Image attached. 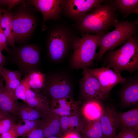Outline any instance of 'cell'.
<instances>
[{
	"mask_svg": "<svg viewBox=\"0 0 138 138\" xmlns=\"http://www.w3.org/2000/svg\"><path fill=\"white\" fill-rule=\"evenodd\" d=\"M119 14L111 1L97 5L86 14L75 26L83 34L91 33L100 35L114 27Z\"/></svg>",
	"mask_w": 138,
	"mask_h": 138,
	"instance_id": "6da1fadb",
	"label": "cell"
},
{
	"mask_svg": "<svg viewBox=\"0 0 138 138\" xmlns=\"http://www.w3.org/2000/svg\"><path fill=\"white\" fill-rule=\"evenodd\" d=\"M107 67L121 74L124 71L132 73L138 69L137 34L130 37L119 48L110 51L106 56Z\"/></svg>",
	"mask_w": 138,
	"mask_h": 138,
	"instance_id": "7a4b0ae2",
	"label": "cell"
},
{
	"mask_svg": "<svg viewBox=\"0 0 138 138\" xmlns=\"http://www.w3.org/2000/svg\"><path fill=\"white\" fill-rule=\"evenodd\" d=\"M138 19L116 21L114 25L115 29L101 35L98 47L99 49L96 59L98 62L107 51L113 50L124 43L132 36L137 34Z\"/></svg>",
	"mask_w": 138,
	"mask_h": 138,
	"instance_id": "3957f363",
	"label": "cell"
},
{
	"mask_svg": "<svg viewBox=\"0 0 138 138\" xmlns=\"http://www.w3.org/2000/svg\"><path fill=\"white\" fill-rule=\"evenodd\" d=\"M100 36L85 33L78 37L73 46V52L70 60L73 68L83 69L93 66L97 56L96 50Z\"/></svg>",
	"mask_w": 138,
	"mask_h": 138,
	"instance_id": "277c9868",
	"label": "cell"
},
{
	"mask_svg": "<svg viewBox=\"0 0 138 138\" xmlns=\"http://www.w3.org/2000/svg\"><path fill=\"white\" fill-rule=\"evenodd\" d=\"M78 37L64 26L53 28L49 32L47 42L48 52L51 59L56 62L63 60L73 49Z\"/></svg>",
	"mask_w": 138,
	"mask_h": 138,
	"instance_id": "5b68a950",
	"label": "cell"
},
{
	"mask_svg": "<svg viewBox=\"0 0 138 138\" xmlns=\"http://www.w3.org/2000/svg\"><path fill=\"white\" fill-rule=\"evenodd\" d=\"M10 53L12 61L17 66L21 74L25 75L38 69L40 59L38 47L26 45L15 47L8 51Z\"/></svg>",
	"mask_w": 138,
	"mask_h": 138,
	"instance_id": "8992f818",
	"label": "cell"
},
{
	"mask_svg": "<svg viewBox=\"0 0 138 138\" xmlns=\"http://www.w3.org/2000/svg\"><path fill=\"white\" fill-rule=\"evenodd\" d=\"M73 84L71 78L65 73L45 74L44 85L41 90L45 94L55 99L68 97Z\"/></svg>",
	"mask_w": 138,
	"mask_h": 138,
	"instance_id": "52a82bcc",
	"label": "cell"
},
{
	"mask_svg": "<svg viewBox=\"0 0 138 138\" xmlns=\"http://www.w3.org/2000/svg\"><path fill=\"white\" fill-rule=\"evenodd\" d=\"M13 24L15 41L19 42L25 39L33 31L36 21L32 14L22 8L13 13Z\"/></svg>",
	"mask_w": 138,
	"mask_h": 138,
	"instance_id": "ba28073f",
	"label": "cell"
},
{
	"mask_svg": "<svg viewBox=\"0 0 138 138\" xmlns=\"http://www.w3.org/2000/svg\"><path fill=\"white\" fill-rule=\"evenodd\" d=\"M105 2L103 0H63L62 11L67 16L77 23L97 5Z\"/></svg>",
	"mask_w": 138,
	"mask_h": 138,
	"instance_id": "9c48e42d",
	"label": "cell"
},
{
	"mask_svg": "<svg viewBox=\"0 0 138 138\" xmlns=\"http://www.w3.org/2000/svg\"><path fill=\"white\" fill-rule=\"evenodd\" d=\"M87 68L88 72L98 80L108 95L114 86L119 84H122L127 79L107 67Z\"/></svg>",
	"mask_w": 138,
	"mask_h": 138,
	"instance_id": "30bf717a",
	"label": "cell"
},
{
	"mask_svg": "<svg viewBox=\"0 0 138 138\" xmlns=\"http://www.w3.org/2000/svg\"><path fill=\"white\" fill-rule=\"evenodd\" d=\"M87 68L83 69V77L80 83L83 96L88 100H104L108 95L98 80L88 72Z\"/></svg>",
	"mask_w": 138,
	"mask_h": 138,
	"instance_id": "8fae6325",
	"label": "cell"
},
{
	"mask_svg": "<svg viewBox=\"0 0 138 138\" xmlns=\"http://www.w3.org/2000/svg\"><path fill=\"white\" fill-rule=\"evenodd\" d=\"M28 2L42 14L43 17L41 26L42 30L47 29L45 22L47 20L51 19L57 20L60 18L63 0H32L28 1Z\"/></svg>",
	"mask_w": 138,
	"mask_h": 138,
	"instance_id": "7c38bea8",
	"label": "cell"
},
{
	"mask_svg": "<svg viewBox=\"0 0 138 138\" xmlns=\"http://www.w3.org/2000/svg\"><path fill=\"white\" fill-rule=\"evenodd\" d=\"M137 74L126 79L122 84L120 98L126 105H137L138 102V77Z\"/></svg>",
	"mask_w": 138,
	"mask_h": 138,
	"instance_id": "4fadbf2b",
	"label": "cell"
},
{
	"mask_svg": "<svg viewBox=\"0 0 138 138\" xmlns=\"http://www.w3.org/2000/svg\"><path fill=\"white\" fill-rule=\"evenodd\" d=\"M99 120L103 138H114L118 126L117 112L112 107L107 108Z\"/></svg>",
	"mask_w": 138,
	"mask_h": 138,
	"instance_id": "5bb4252c",
	"label": "cell"
},
{
	"mask_svg": "<svg viewBox=\"0 0 138 138\" xmlns=\"http://www.w3.org/2000/svg\"><path fill=\"white\" fill-rule=\"evenodd\" d=\"M18 103L14 94L3 85L0 89V110L10 114L16 118Z\"/></svg>",
	"mask_w": 138,
	"mask_h": 138,
	"instance_id": "9a60e30c",
	"label": "cell"
},
{
	"mask_svg": "<svg viewBox=\"0 0 138 138\" xmlns=\"http://www.w3.org/2000/svg\"><path fill=\"white\" fill-rule=\"evenodd\" d=\"M0 23L6 37L7 45L14 47L16 36L13 24V13L6 10L1 15Z\"/></svg>",
	"mask_w": 138,
	"mask_h": 138,
	"instance_id": "2e32d148",
	"label": "cell"
},
{
	"mask_svg": "<svg viewBox=\"0 0 138 138\" xmlns=\"http://www.w3.org/2000/svg\"><path fill=\"white\" fill-rule=\"evenodd\" d=\"M118 127L133 129L138 131V108H134L125 112H117Z\"/></svg>",
	"mask_w": 138,
	"mask_h": 138,
	"instance_id": "e0dca14e",
	"label": "cell"
},
{
	"mask_svg": "<svg viewBox=\"0 0 138 138\" xmlns=\"http://www.w3.org/2000/svg\"><path fill=\"white\" fill-rule=\"evenodd\" d=\"M88 100L83 109L85 116L89 121L99 120L105 110L100 101Z\"/></svg>",
	"mask_w": 138,
	"mask_h": 138,
	"instance_id": "ac0fdd59",
	"label": "cell"
},
{
	"mask_svg": "<svg viewBox=\"0 0 138 138\" xmlns=\"http://www.w3.org/2000/svg\"><path fill=\"white\" fill-rule=\"evenodd\" d=\"M1 76L4 80L5 86L13 94L21 80V73L19 71L13 70L2 67Z\"/></svg>",
	"mask_w": 138,
	"mask_h": 138,
	"instance_id": "d6986e66",
	"label": "cell"
},
{
	"mask_svg": "<svg viewBox=\"0 0 138 138\" xmlns=\"http://www.w3.org/2000/svg\"><path fill=\"white\" fill-rule=\"evenodd\" d=\"M118 13L124 15L125 18L134 13H138V0H113L111 1Z\"/></svg>",
	"mask_w": 138,
	"mask_h": 138,
	"instance_id": "ffe728a7",
	"label": "cell"
},
{
	"mask_svg": "<svg viewBox=\"0 0 138 138\" xmlns=\"http://www.w3.org/2000/svg\"><path fill=\"white\" fill-rule=\"evenodd\" d=\"M48 99L40 91H33L28 88L26 94V103L30 106L40 111L47 107Z\"/></svg>",
	"mask_w": 138,
	"mask_h": 138,
	"instance_id": "44dd1931",
	"label": "cell"
},
{
	"mask_svg": "<svg viewBox=\"0 0 138 138\" xmlns=\"http://www.w3.org/2000/svg\"><path fill=\"white\" fill-rule=\"evenodd\" d=\"M41 114L40 111L29 106L24 102L19 103L17 108L16 118L21 120H38Z\"/></svg>",
	"mask_w": 138,
	"mask_h": 138,
	"instance_id": "7402d4cb",
	"label": "cell"
},
{
	"mask_svg": "<svg viewBox=\"0 0 138 138\" xmlns=\"http://www.w3.org/2000/svg\"><path fill=\"white\" fill-rule=\"evenodd\" d=\"M24 77L28 88L33 91H40L44 85L45 74L39 70L27 74Z\"/></svg>",
	"mask_w": 138,
	"mask_h": 138,
	"instance_id": "603a6c76",
	"label": "cell"
},
{
	"mask_svg": "<svg viewBox=\"0 0 138 138\" xmlns=\"http://www.w3.org/2000/svg\"><path fill=\"white\" fill-rule=\"evenodd\" d=\"M99 120L89 121L83 131V138H103Z\"/></svg>",
	"mask_w": 138,
	"mask_h": 138,
	"instance_id": "cb8c5ba5",
	"label": "cell"
},
{
	"mask_svg": "<svg viewBox=\"0 0 138 138\" xmlns=\"http://www.w3.org/2000/svg\"><path fill=\"white\" fill-rule=\"evenodd\" d=\"M17 124L15 123L14 128L17 136L24 137L29 133L37 128L38 123V120H21Z\"/></svg>",
	"mask_w": 138,
	"mask_h": 138,
	"instance_id": "d4e9b609",
	"label": "cell"
},
{
	"mask_svg": "<svg viewBox=\"0 0 138 138\" xmlns=\"http://www.w3.org/2000/svg\"><path fill=\"white\" fill-rule=\"evenodd\" d=\"M42 129L44 133V138L55 136L59 131L60 124L59 121L55 119Z\"/></svg>",
	"mask_w": 138,
	"mask_h": 138,
	"instance_id": "484cf974",
	"label": "cell"
},
{
	"mask_svg": "<svg viewBox=\"0 0 138 138\" xmlns=\"http://www.w3.org/2000/svg\"><path fill=\"white\" fill-rule=\"evenodd\" d=\"M28 88L24 77L14 91L13 94L16 99L22 100L23 102L26 103V91Z\"/></svg>",
	"mask_w": 138,
	"mask_h": 138,
	"instance_id": "4316f807",
	"label": "cell"
},
{
	"mask_svg": "<svg viewBox=\"0 0 138 138\" xmlns=\"http://www.w3.org/2000/svg\"><path fill=\"white\" fill-rule=\"evenodd\" d=\"M16 118H8L0 120V135L10 130L16 123Z\"/></svg>",
	"mask_w": 138,
	"mask_h": 138,
	"instance_id": "83f0119b",
	"label": "cell"
},
{
	"mask_svg": "<svg viewBox=\"0 0 138 138\" xmlns=\"http://www.w3.org/2000/svg\"><path fill=\"white\" fill-rule=\"evenodd\" d=\"M138 131L132 129L123 128L121 129L114 138H138Z\"/></svg>",
	"mask_w": 138,
	"mask_h": 138,
	"instance_id": "f1b7e54d",
	"label": "cell"
},
{
	"mask_svg": "<svg viewBox=\"0 0 138 138\" xmlns=\"http://www.w3.org/2000/svg\"><path fill=\"white\" fill-rule=\"evenodd\" d=\"M66 98L58 99L60 107L56 109L55 111L56 113L61 116H66L70 114V109L67 104Z\"/></svg>",
	"mask_w": 138,
	"mask_h": 138,
	"instance_id": "f546056e",
	"label": "cell"
},
{
	"mask_svg": "<svg viewBox=\"0 0 138 138\" xmlns=\"http://www.w3.org/2000/svg\"><path fill=\"white\" fill-rule=\"evenodd\" d=\"M26 138H44L43 130L36 128L28 134Z\"/></svg>",
	"mask_w": 138,
	"mask_h": 138,
	"instance_id": "4dcf8cb0",
	"label": "cell"
},
{
	"mask_svg": "<svg viewBox=\"0 0 138 138\" xmlns=\"http://www.w3.org/2000/svg\"><path fill=\"white\" fill-rule=\"evenodd\" d=\"M24 1L20 0H0V5H5L8 7V11H9L16 5Z\"/></svg>",
	"mask_w": 138,
	"mask_h": 138,
	"instance_id": "1f68e13d",
	"label": "cell"
},
{
	"mask_svg": "<svg viewBox=\"0 0 138 138\" xmlns=\"http://www.w3.org/2000/svg\"><path fill=\"white\" fill-rule=\"evenodd\" d=\"M14 125L9 131L0 135V138H17L14 129Z\"/></svg>",
	"mask_w": 138,
	"mask_h": 138,
	"instance_id": "d6a6232c",
	"label": "cell"
},
{
	"mask_svg": "<svg viewBox=\"0 0 138 138\" xmlns=\"http://www.w3.org/2000/svg\"><path fill=\"white\" fill-rule=\"evenodd\" d=\"M2 14H0V38L1 39L2 43L4 47L5 50L7 51L9 50V49L8 47L7 43L6 37L4 33L3 30L1 25L0 20Z\"/></svg>",
	"mask_w": 138,
	"mask_h": 138,
	"instance_id": "836d02e7",
	"label": "cell"
},
{
	"mask_svg": "<svg viewBox=\"0 0 138 138\" xmlns=\"http://www.w3.org/2000/svg\"><path fill=\"white\" fill-rule=\"evenodd\" d=\"M69 124L74 126H78L79 125L78 118L74 116L69 118Z\"/></svg>",
	"mask_w": 138,
	"mask_h": 138,
	"instance_id": "e575fe53",
	"label": "cell"
},
{
	"mask_svg": "<svg viewBox=\"0 0 138 138\" xmlns=\"http://www.w3.org/2000/svg\"><path fill=\"white\" fill-rule=\"evenodd\" d=\"M61 121L62 128L64 129H67L69 124V118L67 116L62 117L61 119Z\"/></svg>",
	"mask_w": 138,
	"mask_h": 138,
	"instance_id": "d590c367",
	"label": "cell"
},
{
	"mask_svg": "<svg viewBox=\"0 0 138 138\" xmlns=\"http://www.w3.org/2000/svg\"><path fill=\"white\" fill-rule=\"evenodd\" d=\"M8 118H16L15 116L0 110V120Z\"/></svg>",
	"mask_w": 138,
	"mask_h": 138,
	"instance_id": "8d00e7d4",
	"label": "cell"
},
{
	"mask_svg": "<svg viewBox=\"0 0 138 138\" xmlns=\"http://www.w3.org/2000/svg\"><path fill=\"white\" fill-rule=\"evenodd\" d=\"M6 59V57L2 54L0 50V66L3 67Z\"/></svg>",
	"mask_w": 138,
	"mask_h": 138,
	"instance_id": "74e56055",
	"label": "cell"
},
{
	"mask_svg": "<svg viewBox=\"0 0 138 138\" xmlns=\"http://www.w3.org/2000/svg\"><path fill=\"white\" fill-rule=\"evenodd\" d=\"M5 50L1 41V39L0 38V50L2 51L3 50Z\"/></svg>",
	"mask_w": 138,
	"mask_h": 138,
	"instance_id": "f35d334b",
	"label": "cell"
},
{
	"mask_svg": "<svg viewBox=\"0 0 138 138\" xmlns=\"http://www.w3.org/2000/svg\"><path fill=\"white\" fill-rule=\"evenodd\" d=\"M67 138H79V137L76 135H71L68 136Z\"/></svg>",
	"mask_w": 138,
	"mask_h": 138,
	"instance_id": "ab89813d",
	"label": "cell"
},
{
	"mask_svg": "<svg viewBox=\"0 0 138 138\" xmlns=\"http://www.w3.org/2000/svg\"><path fill=\"white\" fill-rule=\"evenodd\" d=\"M3 79L1 76H0V89L2 86L3 85Z\"/></svg>",
	"mask_w": 138,
	"mask_h": 138,
	"instance_id": "60d3db41",
	"label": "cell"
},
{
	"mask_svg": "<svg viewBox=\"0 0 138 138\" xmlns=\"http://www.w3.org/2000/svg\"><path fill=\"white\" fill-rule=\"evenodd\" d=\"M6 10L4 9L0 8V14L3 13Z\"/></svg>",
	"mask_w": 138,
	"mask_h": 138,
	"instance_id": "b9f144b4",
	"label": "cell"
},
{
	"mask_svg": "<svg viewBox=\"0 0 138 138\" xmlns=\"http://www.w3.org/2000/svg\"><path fill=\"white\" fill-rule=\"evenodd\" d=\"M47 138H57V137H55V136H53Z\"/></svg>",
	"mask_w": 138,
	"mask_h": 138,
	"instance_id": "7bdbcfd3",
	"label": "cell"
},
{
	"mask_svg": "<svg viewBox=\"0 0 138 138\" xmlns=\"http://www.w3.org/2000/svg\"><path fill=\"white\" fill-rule=\"evenodd\" d=\"M2 67H2V66H0V76H1V70L2 68Z\"/></svg>",
	"mask_w": 138,
	"mask_h": 138,
	"instance_id": "ee69618b",
	"label": "cell"
},
{
	"mask_svg": "<svg viewBox=\"0 0 138 138\" xmlns=\"http://www.w3.org/2000/svg\"></svg>",
	"mask_w": 138,
	"mask_h": 138,
	"instance_id": "f6af8a7d",
	"label": "cell"
}]
</instances>
